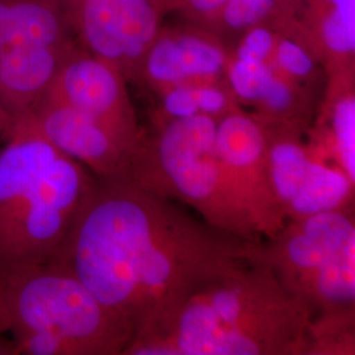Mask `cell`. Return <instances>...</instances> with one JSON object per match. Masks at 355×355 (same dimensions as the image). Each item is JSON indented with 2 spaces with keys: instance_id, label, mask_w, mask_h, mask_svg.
<instances>
[{
  "instance_id": "7",
  "label": "cell",
  "mask_w": 355,
  "mask_h": 355,
  "mask_svg": "<svg viewBox=\"0 0 355 355\" xmlns=\"http://www.w3.org/2000/svg\"><path fill=\"white\" fill-rule=\"evenodd\" d=\"M258 119L265 132L272 189L287 221L354 205V182L313 150L303 129Z\"/></svg>"
},
{
  "instance_id": "10",
  "label": "cell",
  "mask_w": 355,
  "mask_h": 355,
  "mask_svg": "<svg viewBox=\"0 0 355 355\" xmlns=\"http://www.w3.org/2000/svg\"><path fill=\"white\" fill-rule=\"evenodd\" d=\"M12 121L26 123L58 152L85 166L94 177L104 179L127 177L142 144L129 140L87 114L45 96L26 114Z\"/></svg>"
},
{
  "instance_id": "2",
  "label": "cell",
  "mask_w": 355,
  "mask_h": 355,
  "mask_svg": "<svg viewBox=\"0 0 355 355\" xmlns=\"http://www.w3.org/2000/svg\"><path fill=\"white\" fill-rule=\"evenodd\" d=\"M257 250L196 288L164 331L130 343L124 355H309L308 312Z\"/></svg>"
},
{
  "instance_id": "12",
  "label": "cell",
  "mask_w": 355,
  "mask_h": 355,
  "mask_svg": "<svg viewBox=\"0 0 355 355\" xmlns=\"http://www.w3.org/2000/svg\"><path fill=\"white\" fill-rule=\"evenodd\" d=\"M198 31H162L145 55L139 85L157 95L179 86L228 82L229 51L215 35Z\"/></svg>"
},
{
  "instance_id": "1",
  "label": "cell",
  "mask_w": 355,
  "mask_h": 355,
  "mask_svg": "<svg viewBox=\"0 0 355 355\" xmlns=\"http://www.w3.org/2000/svg\"><path fill=\"white\" fill-rule=\"evenodd\" d=\"M261 241L215 228L127 178L95 177L51 261L125 318L135 343L164 331L192 292Z\"/></svg>"
},
{
  "instance_id": "6",
  "label": "cell",
  "mask_w": 355,
  "mask_h": 355,
  "mask_svg": "<svg viewBox=\"0 0 355 355\" xmlns=\"http://www.w3.org/2000/svg\"><path fill=\"white\" fill-rule=\"evenodd\" d=\"M257 254L304 306L311 328L355 322L354 205L288 220Z\"/></svg>"
},
{
  "instance_id": "14",
  "label": "cell",
  "mask_w": 355,
  "mask_h": 355,
  "mask_svg": "<svg viewBox=\"0 0 355 355\" xmlns=\"http://www.w3.org/2000/svg\"><path fill=\"white\" fill-rule=\"evenodd\" d=\"M76 46L17 44L0 53V112L6 123L26 114L48 92Z\"/></svg>"
},
{
  "instance_id": "17",
  "label": "cell",
  "mask_w": 355,
  "mask_h": 355,
  "mask_svg": "<svg viewBox=\"0 0 355 355\" xmlns=\"http://www.w3.org/2000/svg\"><path fill=\"white\" fill-rule=\"evenodd\" d=\"M229 0H179L174 11L182 13L192 26L209 33Z\"/></svg>"
},
{
  "instance_id": "18",
  "label": "cell",
  "mask_w": 355,
  "mask_h": 355,
  "mask_svg": "<svg viewBox=\"0 0 355 355\" xmlns=\"http://www.w3.org/2000/svg\"><path fill=\"white\" fill-rule=\"evenodd\" d=\"M31 0H0V53L12 44Z\"/></svg>"
},
{
  "instance_id": "4",
  "label": "cell",
  "mask_w": 355,
  "mask_h": 355,
  "mask_svg": "<svg viewBox=\"0 0 355 355\" xmlns=\"http://www.w3.org/2000/svg\"><path fill=\"white\" fill-rule=\"evenodd\" d=\"M0 333L11 355H124L133 327L49 261L0 282Z\"/></svg>"
},
{
  "instance_id": "3",
  "label": "cell",
  "mask_w": 355,
  "mask_h": 355,
  "mask_svg": "<svg viewBox=\"0 0 355 355\" xmlns=\"http://www.w3.org/2000/svg\"><path fill=\"white\" fill-rule=\"evenodd\" d=\"M0 152V282L49 262L95 177L23 121Z\"/></svg>"
},
{
  "instance_id": "19",
  "label": "cell",
  "mask_w": 355,
  "mask_h": 355,
  "mask_svg": "<svg viewBox=\"0 0 355 355\" xmlns=\"http://www.w3.org/2000/svg\"><path fill=\"white\" fill-rule=\"evenodd\" d=\"M179 0H155L159 11L162 12V15H165L167 12H171L177 8V4Z\"/></svg>"
},
{
  "instance_id": "16",
  "label": "cell",
  "mask_w": 355,
  "mask_h": 355,
  "mask_svg": "<svg viewBox=\"0 0 355 355\" xmlns=\"http://www.w3.org/2000/svg\"><path fill=\"white\" fill-rule=\"evenodd\" d=\"M282 0H229L209 33L224 42V37L241 36L253 26L268 21L279 8Z\"/></svg>"
},
{
  "instance_id": "5",
  "label": "cell",
  "mask_w": 355,
  "mask_h": 355,
  "mask_svg": "<svg viewBox=\"0 0 355 355\" xmlns=\"http://www.w3.org/2000/svg\"><path fill=\"white\" fill-rule=\"evenodd\" d=\"M125 178L190 207L215 228L261 240L232 190L217 146V120L208 114L174 119L153 137L146 135Z\"/></svg>"
},
{
  "instance_id": "9",
  "label": "cell",
  "mask_w": 355,
  "mask_h": 355,
  "mask_svg": "<svg viewBox=\"0 0 355 355\" xmlns=\"http://www.w3.org/2000/svg\"><path fill=\"white\" fill-rule=\"evenodd\" d=\"M217 146L242 211L258 239L275 236L287 223L272 189L261 120L242 108L217 121Z\"/></svg>"
},
{
  "instance_id": "8",
  "label": "cell",
  "mask_w": 355,
  "mask_h": 355,
  "mask_svg": "<svg viewBox=\"0 0 355 355\" xmlns=\"http://www.w3.org/2000/svg\"><path fill=\"white\" fill-rule=\"evenodd\" d=\"M76 44L139 85L164 17L155 0H55Z\"/></svg>"
},
{
  "instance_id": "13",
  "label": "cell",
  "mask_w": 355,
  "mask_h": 355,
  "mask_svg": "<svg viewBox=\"0 0 355 355\" xmlns=\"http://www.w3.org/2000/svg\"><path fill=\"white\" fill-rule=\"evenodd\" d=\"M270 20L302 38L327 76L354 73L355 0H282Z\"/></svg>"
},
{
  "instance_id": "15",
  "label": "cell",
  "mask_w": 355,
  "mask_h": 355,
  "mask_svg": "<svg viewBox=\"0 0 355 355\" xmlns=\"http://www.w3.org/2000/svg\"><path fill=\"white\" fill-rule=\"evenodd\" d=\"M305 136L315 152L355 183L354 73L328 76L316 121Z\"/></svg>"
},
{
  "instance_id": "11",
  "label": "cell",
  "mask_w": 355,
  "mask_h": 355,
  "mask_svg": "<svg viewBox=\"0 0 355 355\" xmlns=\"http://www.w3.org/2000/svg\"><path fill=\"white\" fill-rule=\"evenodd\" d=\"M44 96L87 114L129 140L140 144L146 136L130 101L125 76L79 45L66 57Z\"/></svg>"
},
{
  "instance_id": "20",
  "label": "cell",
  "mask_w": 355,
  "mask_h": 355,
  "mask_svg": "<svg viewBox=\"0 0 355 355\" xmlns=\"http://www.w3.org/2000/svg\"><path fill=\"white\" fill-rule=\"evenodd\" d=\"M0 355H11L10 340L0 333Z\"/></svg>"
}]
</instances>
